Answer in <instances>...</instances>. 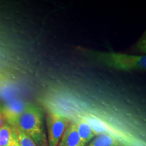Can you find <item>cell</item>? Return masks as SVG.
I'll return each mask as SVG.
<instances>
[{
	"label": "cell",
	"mask_w": 146,
	"mask_h": 146,
	"mask_svg": "<svg viewBox=\"0 0 146 146\" xmlns=\"http://www.w3.org/2000/svg\"><path fill=\"white\" fill-rule=\"evenodd\" d=\"M16 128L30 137L38 146H47L42 110L34 104H28L18 118Z\"/></svg>",
	"instance_id": "6da1fadb"
},
{
	"label": "cell",
	"mask_w": 146,
	"mask_h": 146,
	"mask_svg": "<svg viewBox=\"0 0 146 146\" xmlns=\"http://www.w3.org/2000/svg\"><path fill=\"white\" fill-rule=\"evenodd\" d=\"M96 61L110 68L120 70H146V55L127 54L116 52H94Z\"/></svg>",
	"instance_id": "7a4b0ae2"
},
{
	"label": "cell",
	"mask_w": 146,
	"mask_h": 146,
	"mask_svg": "<svg viewBox=\"0 0 146 146\" xmlns=\"http://www.w3.org/2000/svg\"><path fill=\"white\" fill-rule=\"evenodd\" d=\"M69 123L70 120L68 117L62 113L47 109L46 114L47 146H58Z\"/></svg>",
	"instance_id": "3957f363"
},
{
	"label": "cell",
	"mask_w": 146,
	"mask_h": 146,
	"mask_svg": "<svg viewBox=\"0 0 146 146\" xmlns=\"http://www.w3.org/2000/svg\"><path fill=\"white\" fill-rule=\"evenodd\" d=\"M28 104L20 98H15L5 102L1 108V114L5 123L16 127L18 118Z\"/></svg>",
	"instance_id": "277c9868"
},
{
	"label": "cell",
	"mask_w": 146,
	"mask_h": 146,
	"mask_svg": "<svg viewBox=\"0 0 146 146\" xmlns=\"http://www.w3.org/2000/svg\"><path fill=\"white\" fill-rule=\"evenodd\" d=\"M0 145L20 146L18 131L16 127L7 123H4L0 127Z\"/></svg>",
	"instance_id": "5b68a950"
},
{
	"label": "cell",
	"mask_w": 146,
	"mask_h": 146,
	"mask_svg": "<svg viewBox=\"0 0 146 146\" xmlns=\"http://www.w3.org/2000/svg\"><path fill=\"white\" fill-rule=\"evenodd\" d=\"M74 122L79 136L81 145L86 146L92 141L93 139L96 136L94 131L85 120L80 118Z\"/></svg>",
	"instance_id": "8992f818"
},
{
	"label": "cell",
	"mask_w": 146,
	"mask_h": 146,
	"mask_svg": "<svg viewBox=\"0 0 146 146\" xmlns=\"http://www.w3.org/2000/svg\"><path fill=\"white\" fill-rule=\"evenodd\" d=\"M58 146H81L75 122H70Z\"/></svg>",
	"instance_id": "52a82bcc"
},
{
	"label": "cell",
	"mask_w": 146,
	"mask_h": 146,
	"mask_svg": "<svg viewBox=\"0 0 146 146\" xmlns=\"http://www.w3.org/2000/svg\"><path fill=\"white\" fill-rule=\"evenodd\" d=\"M88 146H120L114 137L107 133H102L95 137Z\"/></svg>",
	"instance_id": "ba28073f"
},
{
	"label": "cell",
	"mask_w": 146,
	"mask_h": 146,
	"mask_svg": "<svg viewBox=\"0 0 146 146\" xmlns=\"http://www.w3.org/2000/svg\"><path fill=\"white\" fill-rule=\"evenodd\" d=\"M14 92L13 87L11 83L0 79V98L4 103L16 98L13 95Z\"/></svg>",
	"instance_id": "9c48e42d"
},
{
	"label": "cell",
	"mask_w": 146,
	"mask_h": 146,
	"mask_svg": "<svg viewBox=\"0 0 146 146\" xmlns=\"http://www.w3.org/2000/svg\"><path fill=\"white\" fill-rule=\"evenodd\" d=\"M18 139H19L20 146H38L35 142L30 137L24 133L22 131L18 130Z\"/></svg>",
	"instance_id": "30bf717a"
},
{
	"label": "cell",
	"mask_w": 146,
	"mask_h": 146,
	"mask_svg": "<svg viewBox=\"0 0 146 146\" xmlns=\"http://www.w3.org/2000/svg\"><path fill=\"white\" fill-rule=\"evenodd\" d=\"M138 47L142 52L146 53V35L139 41L138 44Z\"/></svg>",
	"instance_id": "8fae6325"
},
{
	"label": "cell",
	"mask_w": 146,
	"mask_h": 146,
	"mask_svg": "<svg viewBox=\"0 0 146 146\" xmlns=\"http://www.w3.org/2000/svg\"><path fill=\"white\" fill-rule=\"evenodd\" d=\"M3 124H4V120H3L2 116H0V127H1Z\"/></svg>",
	"instance_id": "7c38bea8"
},
{
	"label": "cell",
	"mask_w": 146,
	"mask_h": 146,
	"mask_svg": "<svg viewBox=\"0 0 146 146\" xmlns=\"http://www.w3.org/2000/svg\"><path fill=\"white\" fill-rule=\"evenodd\" d=\"M0 116H1V107H0Z\"/></svg>",
	"instance_id": "4fadbf2b"
},
{
	"label": "cell",
	"mask_w": 146,
	"mask_h": 146,
	"mask_svg": "<svg viewBox=\"0 0 146 146\" xmlns=\"http://www.w3.org/2000/svg\"><path fill=\"white\" fill-rule=\"evenodd\" d=\"M0 146H1V145H0Z\"/></svg>",
	"instance_id": "5bb4252c"
}]
</instances>
